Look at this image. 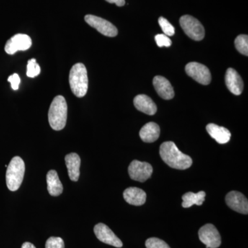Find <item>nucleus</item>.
I'll return each mask as SVG.
<instances>
[{
  "mask_svg": "<svg viewBox=\"0 0 248 248\" xmlns=\"http://www.w3.org/2000/svg\"><path fill=\"white\" fill-rule=\"evenodd\" d=\"M161 159L170 167L178 170H186L191 167L192 160L188 155L184 154L172 141H166L160 146Z\"/></svg>",
  "mask_w": 248,
  "mask_h": 248,
  "instance_id": "f257e3e1",
  "label": "nucleus"
},
{
  "mask_svg": "<svg viewBox=\"0 0 248 248\" xmlns=\"http://www.w3.org/2000/svg\"><path fill=\"white\" fill-rule=\"evenodd\" d=\"M68 107L66 99L62 95L54 98L48 111V122L55 130H61L66 126Z\"/></svg>",
  "mask_w": 248,
  "mask_h": 248,
  "instance_id": "f03ea898",
  "label": "nucleus"
},
{
  "mask_svg": "<svg viewBox=\"0 0 248 248\" xmlns=\"http://www.w3.org/2000/svg\"><path fill=\"white\" fill-rule=\"evenodd\" d=\"M72 92L78 97H83L89 89L87 70L83 63H78L72 67L69 75Z\"/></svg>",
  "mask_w": 248,
  "mask_h": 248,
  "instance_id": "7ed1b4c3",
  "label": "nucleus"
},
{
  "mask_svg": "<svg viewBox=\"0 0 248 248\" xmlns=\"http://www.w3.org/2000/svg\"><path fill=\"white\" fill-rule=\"evenodd\" d=\"M25 173V164L22 158L15 156L7 166L6 174V185L10 190H17L22 185Z\"/></svg>",
  "mask_w": 248,
  "mask_h": 248,
  "instance_id": "20e7f679",
  "label": "nucleus"
},
{
  "mask_svg": "<svg viewBox=\"0 0 248 248\" xmlns=\"http://www.w3.org/2000/svg\"><path fill=\"white\" fill-rule=\"evenodd\" d=\"M184 32L192 40L201 41L205 37V29L200 21L192 16L186 15L179 19Z\"/></svg>",
  "mask_w": 248,
  "mask_h": 248,
  "instance_id": "39448f33",
  "label": "nucleus"
},
{
  "mask_svg": "<svg viewBox=\"0 0 248 248\" xmlns=\"http://www.w3.org/2000/svg\"><path fill=\"white\" fill-rule=\"evenodd\" d=\"M185 70L187 76L201 84L208 85L211 82L212 76L210 70L202 63L190 62L186 65Z\"/></svg>",
  "mask_w": 248,
  "mask_h": 248,
  "instance_id": "423d86ee",
  "label": "nucleus"
},
{
  "mask_svg": "<svg viewBox=\"0 0 248 248\" xmlns=\"http://www.w3.org/2000/svg\"><path fill=\"white\" fill-rule=\"evenodd\" d=\"M153 169L151 164L133 160L128 167V174L133 180L139 182H145L151 178Z\"/></svg>",
  "mask_w": 248,
  "mask_h": 248,
  "instance_id": "0eeeda50",
  "label": "nucleus"
},
{
  "mask_svg": "<svg viewBox=\"0 0 248 248\" xmlns=\"http://www.w3.org/2000/svg\"><path fill=\"white\" fill-rule=\"evenodd\" d=\"M199 237L200 241L206 246V248H218L221 246V235L216 227L210 223L200 228Z\"/></svg>",
  "mask_w": 248,
  "mask_h": 248,
  "instance_id": "6e6552de",
  "label": "nucleus"
},
{
  "mask_svg": "<svg viewBox=\"0 0 248 248\" xmlns=\"http://www.w3.org/2000/svg\"><path fill=\"white\" fill-rule=\"evenodd\" d=\"M84 19L88 24L99 31L102 35L107 36V37H113L118 34L117 28L112 23L103 19V18L93 16V15H87L85 16Z\"/></svg>",
  "mask_w": 248,
  "mask_h": 248,
  "instance_id": "1a4fd4ad",
  "label": "nucleus"
},
{
  "mask_svg": "<svg viewBox=\"0 0 248 248\" xmlns=\"http://www.w3.org/2000/svg\"><path fill=\"white\" fill-rule=\"evenodd\" d=\"M94 234L98 239L104 244L110 245L116 248H122L123 243L121 241L115 233L110 228L104 224V223H98L94 228Z\"/></svg>",
  "mask_w": 248,
  "mask_h": 248,
  "instance_id": "9d476101",
  "label": "nucleus"
},
{
  "mask_svg": "<svg viewBox=\"0 0 248 248\" xmlns=\"http://www.w3.org/2000/svg\"><path fill=\"white\" fill-rule=\"evenodd\" d=\"M32 40L25 34H17L11 37L5 45V51L9 55H14L19 50H27L31 48Z\"/></svg>",
  "mask_w": 248,
  "mask_h": 248,
  "instance_id": "9b49d317",
  "label": "nucleus"
},
{
  "mask_svg": "<svg viewBox=\"0 0 248 248\" xmlns=\"http://www.w3.org/2000/svg\"><path fill=\"white\" fill-rule=\"evenodd\" d=\"M228 206L237 213L248 215V202L247 198L241 192L232 191L226 197Z\"/></svg>",
  "mask_w": 248,
  "mask_h": 248,
  "instance_id": "f8f14e48",
  "label": "nucleus"
},
{
  "mask_svg": "<svg viewBox=\"0 0 248 248\" xmlns=\"http://www.w3.org/2000/svg\"><path fill=\"white\" fill-rule=\"evenodd\" d=\"M225 81L227 88L235 95H240L244 90V81L241 76L233 68L227 70Z\"/></svg>",
  "mask_w": 248,
  "mask_h": 248,
  "instance_id": "ddd939ff",
  "label": "nucleus"
},
{
  "mask_svg": "<svg viewBox=\"0 0 248 248\" xmlns=\"http://www.w3.org/2000/svg\"><path fill=\"white\" fill-rule=\"evenodd\" d=\"M154 86L156 93L160 97L166 100H170L174 97V91L170 82L162 76H155L153 79Z\"/></svg>",
  "mask_w": 248,
  "mask_h": 248,
  "instance_id": "4468645a",
  "label": "nucleus"
},
{
  "mask_svg": "<svg viewBox=\"0 0 248 248\" xmlns=\"http://www.w3.org/2000/svg\"><path fill=\"white\" fill-rule=\"evenodd\" d=\"M123 195L124 200L130 205L140 206L146 203V193L139 187H128L124 190Z\"/></svg>",
  "mask_w": 248,
  "mask_h": 248,
  "instance_id": "2eb2a0df",
  "label": "nucleus"
},
{
  "mask_svg": "<svg viewBox=\"0 0 248 248\" xmlns=\"http://www.w3.org/2000/svg\"><path fill=\"white\" fill-rule=\"evenodd\" d=\"M134 106L139 111L148 115H154L157 110L155 103L146 94H139L134 99Z\"/></svg>",
  "mask_w": 248,
  "mask_h": 248,
  "instance_id": "dca6fc26",
  "label": "nucleus"
},
{
  "mask_svg": "<svg viewBox=\"0 0 248 248\" xmlns=\"http://www.w3.org/2000/svg\"><path fill=\"white\" fill-rule=\"evenodd\" d=\"M67 169H68V175L73 182H78L80 175V165L81 159L77 153H70L65 156Z\"/></svg>",
  "mask_w": 248,
  "mask_h": 248,
  "instance_id": "f3484780",
  "label": "nucleus"
},
{
  "mask_svg": "<svg viewBox=\"0 0 248 248\" xmlns=\"http://www.w3.org/2000/svg\"><path fill=\"white\" fill-rule=\"evenodd\" d=\"M206 130L211 138L220 144H225L231 140V132L224 127L218 126L215 124H209L206 125Z\"/></svg>",
  "mask_w": 248,
  "mask_h": 248,
  "instance_id": "a211bd4d",
  "label": "nucleus"
},
{
  "mask_svg": "<svg viewBox=\"0 0 248 248\" xmlns=\"http://www.w3.org/2000/svg\"><path fill=\"white\" fill-rule=\"evenodd\" d=\"M160 128L155 122H149L143 125L140 130V136L142 141L146 143H153L159 138Z\"/></svg>",
  "mask_w": 248,
  "mask_h": 248,
  "instance_id": "6ab92c4d",
  "label": "nucleus"
},
{
  "mask_svg": "<svg viewBox=\"0 0 248 248\" xmlns=\"http://www.w3.org/2000/svg\"><path fill=\"white\" fill-rule=\"evenodd\" d=\"M47 189L49 194L53 197H58L63 192V186L60 182L58 172L54 170L48 171L46 175Z\"/></svg>",
  "mask_w": 248,
  "mask_h": 248,
  "instance_id": "aec40b11",
  "label": "nucleus"
},
{
  "mask_svg": "<svg viewBox=\"0 0 248 248\" xmlns=\"http://www.w3.org/2000/svg\"><path fill=\"white\" fill-rule=\"evenodd\" d=\"M205 198V192L200 191L198 193L188 192L182 196V206L184 208H190L193 205H202Z\"/></svg>",
  "mask_w": 248,
  "mask_h": 248,
  "instance_id": "412c9836",
  "label": "nucleus"
},
{
  "mask_svg": "<svg viewBox=\"0 0 248 248\" xmlns=\"http://www.w3.org/2000/svg\"><path fill=\"white\" fill-rule=\"evenodd\" d=\"M234 45L238 51L243 55H248V36L247 35H240L236 37L234 41Z\"/></svg>",
  "mask_w": 248,
  "mask_h": 248,
  "instance_id": "4be33fe9",
  "label": "nucleus"
},
{
  "mask_svg": "<svg viewBox=\"0 0 248 248\" xmlns=\"http://www.w3.org/2000/svg\"><path fill=\"white\" fill-rule=\"evenodd\" d=\"M41 68L35 59H31L28 62L27 75L29 78H33L40 75Z\"/></svg>",
  "mask_w": 248,
  "mask_h": 248,
  "instance_id": "5701e85b",
  "label": "nucleus"
},
{
  "mask_svg": "<svg viewBox=\"0 0 248 248\" xmlns=\"http://www.w3.org/2000/svg\"><path fill=\"white\" fill-rule=\"evenodd\" d=\"M159 24L161 29H162L163 32H164V35H167L168 37H170V36H173L175 33L174 27L166 18L160 17L159 18Z\"/></svg>",
  "mask_w": 248,
  "mask_h": 248,
  "instance_id": "b1692460",
  "label": "nucleus"
},
{
  "mask_svg": "<svg viewBox=\"0 0 248 248\" xmlns=\"http://www.w3.org/2000/svg\"><path fill=\"white\" fill-rule=\"evenodd\" d=\"M146 248H170L163 240L158 238H150L146 241Z\"/></svg>",
  "mask_w": 248,
  "mask_h": 248,
  "instance_id": "393cba45",
  "label": "nucleus"
},
{
  "mask_svg": "<svg viewBox=\"0 0 248 248\" xmlns=\"http://www.w3.org/2000/svg\"><path fill=\"white\" fill-rule=\"evenodd\" d=\"M45 248H65L64 242L62 238L51 236L46 242Z\"/></svg>",
  "mask_w": 248,
  "mask_h": 248,
  "instance_id": "a878e982",
  "label": "nucleus"
},
{
  "mask_svg": "<svg viewBox=\"0 0 248 248\" xmlns=\"http://www.w3.org/2000/svg\"><path fill=\"white\" fill-rule=\"evenodd\" d=\"M155 41L159 47H169L172 45V41L164 34H159L155 36Z\"/></svg>",
  "mask_w": 248,
  "mask_h": 248,
  "instance_id": "bb28decb",
  "label": "nucleus"
},
{
  "mask_svg": "<svg viewBox=\"0 0 248 248\" xmlns=\"http://www.w3.org/2000/svg\"><path fill=\"white\" fill-rule=\"evenodd\" d=\"M8 81L11 83V87H12L14 91L19 89V84H20V78H19V76H18L17 73H15V74L10 76Z\"/></svg>",
  "mask_w": 248,
  "mask_h": 248,
  "instance_id": "cd10ccee",
  "label": "nucleus"
},
{
  "mask_svg": "<svg viewBox=\"0 0 248 248\" xmlns=\"http://www.w3.org/2000/svg\"><path fill=\"white\" fill-rule=\"evenodd\" d=\"M110 4H115L117 6H123L125 5V0H106Z\"/></svg>",
  "mask_w": 248,
  "mask_h": 248,
  "instance_id": "c85d7f7f",
  "label": "nucleus"
},
{
  "mask_svg": "<svg viewBox=\"0 0 248 248\" xmlns=\"http://www.w3.org/2000/svg\"><path fill=\"white\" fill-rule=\"evenodd\" d=\"M22 248H36L35 246L33 244H31L29 242H25L23 244Z\"/></svg>",
  "mask_w": 248,
  "mask_h": 248,
  "instance_id": "c756f323",
  "label": "nucleus"
}]
</instances>
